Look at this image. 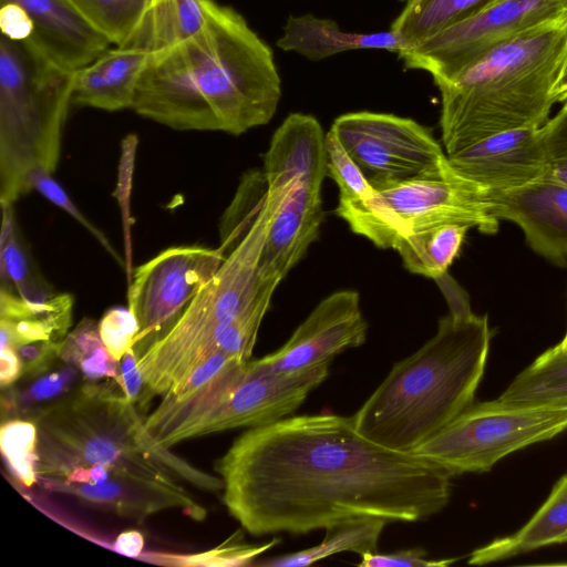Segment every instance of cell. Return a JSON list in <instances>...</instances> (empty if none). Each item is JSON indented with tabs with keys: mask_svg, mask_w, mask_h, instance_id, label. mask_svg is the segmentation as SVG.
<instances>
[{
	"mask_svg": "<svg viewBox=\"0 0 567 567\" xmlns=\"http://www.w3.org/2000/svg\"><path fill=\"white\" fill-rule=\"evenodd\" d=\"M120 385L125 395L135 404L144 406L145 383L138 368V357L131 348L120 360Z\"/></svg>",
	"mask_w": 567,
	"mask_h": 567,
	"instance_id": "60d3db41",
	"label": "cell"
},
{
	"mask_svg": "<svg viewBox=\"0 0 567 567\" xmlns=\"http://www.w3.org/2000/svg\"><path fill=\"white\" fill-rule=\"evenodd\" d=\"M567 10V0H499L399 54L406 69L446 81L492 50Z\"/></svg>",
	"mask_w": 567,
	"mask_h": 567,
	"instance_id": "4fadbf2b",
	"label": "cell"
},
{
	"mask_svg": "<svg viewBox=\"0 0 567 567\" xmlns=\"http://www.w3.org/2000/svg\"><path fill=\"white\" fill-rule=\"evenodd\" d=\"M2 212L0 235V290L29 301H43L55 295L43 279L28 250L18 227L13 204L0 203Z\"/></svg>",
	"mask_w": 567,
	"mask_h": 567,
	"instance_id": "83f0119b",
	"label": "cell"
},
{
	"mask_svg": "<svg viewBox=\"0 0 567 567\" xmlns=\"http://www.w3.org/2000/svg\"><path fill=\"white\" fill-rule=\"evenodd\" d=\"M389 520L379 516H352L328 525L322 542L316 546L276 556L256 565L265 567H301L331 555L352 551L360 556L377 553L380 535Z\"/></svg>",
	"mask_w": 567,
	"mask_h": 567,
	"instance_id": "d4e9b609",
	"label": "cell"
},
{
	"mask_svg": "<svg viewBox=\"0 0 567 567\" xmlns=\"http://www.w3.org/2000/svg\"><path fill=\"white\" fill-rule=\"evenodd\" d=\"M497 1L499 0H409L390 30L411 49Z\"/></svg>",
	"mask_w": 567,
	"mask_h": 567,
	"instance_id": "f1b7e54d",
	"label": "cell"
},
{
	"mask_svg": "<svg viewBox=\"0 0 567 567\" xmlns=\"http://www.w3.org/2000/svg\"><path fill=\"white\" fill-rule=\"evenodd\" d=\"M551 97L554 103H565L567 101V49L551 90Z\"/></svg>",
	"mask_w": 567,
	"mask_h": 567,
	"instance_id": "f6af8a7d",
	"label": "cell"
},
{
	"mask_svg": "<svg viewBox=\"0 0 567 567\" xmlns=\"http://www.w3.org/2000/svg\"><path fill=\"white\" fill-rule=\"evenodd\" d=\"M150 56L151 53L135 48L107 49L75 72L72 101L105 111L132 109Z\"/></svg>",
	"mask_w": 567,
	"mask_h": 567,
	"instance_id": "ffe728a7",
	"label": "cell"
},
{
	"mask_svg": "<svg viewBox=\"0 0 567 567\" xmlns=\"http://www.w3.org/2000/svg\"><path fill=\"white\" fill-rule=\"evenodd\" d=\"M498 400L518 405L567 408V349L546 350L517 374Z\"/></svg>",
	"mask_w": 567,
	"mask_h": 567,
	"instance_id": "4316f807",
	"label": "cell"
},
{
	"mask_svg": "<svg viewBox=\"0 0 567 567\" xmlns=\"http://www.w3.org/2000/svg\"><path fill=\"white\" fill-rule=\"evenodd\" d=\"M269 226V208L262 196L250 226L226 255L216 274L185 307L175 323L140 358L145 383L144 406L164 395L205 359L215 338L266 289L280 281L266 278L260 258Z\"/></svg>",
	"mask_w": 567,
	"mask_h": 567,
	"instance_id": "ba28073f",
	"label": "cell"
},
{
	"mask_svg": "<svg viewBox=\"0 0 567 567\" xmlns=\"http://www.w3.org/2000/svg\"><path fill=\"white\" fill-rule=\"evenodd\" d=\"M73 297L55 293L43 301H29L0 290L1 348H18L35 341L61 342L72 323Z\"/></svg>",
	"mask_w": 567,
	"mask_h": 567,
	"instance_id": "7402d4cb",
	"label": "cell"
},
{
	"mask_svg": "<svg viewBox=\"0 0 567 567\" xmlns=\"http://www.w3.org/2000/svg\"><path fill=\"white\" fill-rule=\"evenodd\" d=\"M39 431L34 421L12 417L2 421L0 449L9 470L24 487L38 482Z\"/></svg>",
	"mask_w": 567,
	"mask_h": 567,
	"instance_id": "1f68e13d",
	"label": "cell"
},
{
	"mask_svg": "<svg viewBox=\"0 0 567 567\" xmlns=\"http://www.w3.org/2000/svg\"><path fill=\"white\" fill-rule=\"evenodd\" d=\"M360 567H445L453 564L455 558L430 559L423 548H409L391 554L369 553L360 556Z\"/></svg>",
	"mask_w": 567,
	"mask_h": 567,
	"instance_id": "f35d334b",
	"label": "cell"
},
{
	"mask_svg": "<svg viewBox=\"0 0 567 567\" xmlns=\"http://www.w3.org/2000/svg\"><path fill=\"white\" fill-rule=\"evenodd\" d=\"M52 174L53 173L44 169L43 167L38 166L32 168L25 177V187L28 193L35 190L49 202L63 209L85 229H87L118 264L123 265L122 258L112 247L106 236L82 214L62 186L53 178Z\"/></svg>",
	"mask_w": 567,
	"mask_h": 567,
	"instance_id": "8d00e7d4",
	"label": "cell"
},
{
	"mask_svg": "<svg viewBox=\"0 0 567 567\" xmlns=\"http://www.w3.org/2000/svg\"><path fill=\"white\" fill-rule=\"evenodd\" d=\"M63 363V362H62ZM82 377L80 371L66 363L60 368H52L48 372L27 380L23 389L9 388L7 396H2V411L18 413L19 410L27 416L32 410L54 402L76 385ZM24 416V417H25Z\"/></svg>",
	"mask_w": 567,
	"mask_h": 567,
	"instance_id": "d6a6232c",
	"label": "cell"
},
{
	"mask_svg": "<svg viewBox=\"0 0 567 567\" xmlns=\"http://www.w3.org/2000/svg\"><path fill=\"white\" fill-rule=\"evenodd\" d=\"M37 484L49 492L71 495L92 507L143 522L151 515L179 509L194 520L207 512L179 483L168 484L138 474L112 471L99 484L65 483L38 476Z\"/></svg>",
	"mask_w": 567,
	"mask_h": 567,
	"instance_id": "e0dca14e",
	"label": "cell"
},
{
	"mask_svg": "<svg viewBox=\"0 0 567 567\" xmlns=\"http://www.w3.org/2000/svg\"><path fill=\"white\" fill-rule=\"evenodd\" d=\"M492 331L486 315L449 313L417 351L396 362L353 417L357 431L412 452L474 403Z\"/></svg>",
	"mask_w": 567,
	"mask_h": 567,
	"instance_id": "3957f363",
	"label": "cell"
},
{
	"mask_svg": "<svg viewBox=\"0 0 567 567\" xmlns=\"http://www.w3.org/2000/svg\"><path fill=\"white\" fill-rule=\"evenodd\" d=\"M280 97L271 49L240 13L208 0L196 34L151 54L132 110L173 130L240 135L267 124Z\"/></svg>",
	"mask_w": 567,
	"mask_h": 567,
	"instance_id": "7a4b0ae2",
	"label": "cell"
},
{
	"mask_svg": "<svg viewBox=\"0 0 567 567\" xmlns=\"http://www.w3.org/2000/svg\"><path fill=\"white\" fill-rule=\"evenodd\" d=\"M326 136L315 116L291 113L271 137L262 171L269 208L260 258L266 278L281 281L319 236L328 176Z\"/></svg>",
	"mask_w": 567,
	"mask_h": 567,
	"instance_id": "9c48e42d",
	"label": "cell"
},
{
	"mask_svg": "<svg viewBox=\"0 0 567 567\" xmlns=\"http://www.w3.org/2000/svg\"><path fill=\"white\" fill-rule=\"evenodd\" d=\"M567 49V10L505 41L456 76L434 82L447 156L492 135L540 127Z\"/></svg>",
	"mask_w": 567,
	"mask_h": 567,
	"instance_id": "5b68a950",
	"label": "cell"
},
{
	"mask_svg": "<svg viewBox=\"0 0 567 567\" xmlns=\"http://www.w3.org/2000/svg\"><path fill=\"white\" fill-rule=\"evenodd\" d=\"M563 349H567V331L563 338V340L558 343Z\"/></svg>",
	"mask_w": 567,
	"mask_h": 567,
	"instance_id": "7dc6e473",
	"label": "cell"
},
{
	"mask_svg": "<svg viewBox=\"0 0 567 567\" xmlns=\"http://www.w3.org/2000/svg\"><path fill=\"white\" fill-rule=\"evenodd\" d=\"M328 365L282 374L256 360L215 352L173 385L145 419L166 447L238 427H258L292 414L328 375Z\"/></svg>",
	"mask_w": 567,
	"mask_h": 567,
	"instance_id": "8992f818",
	"label": "cell"
},
{
	"mask_svg": "<svg viewBox=\"0 0 567 567\" xmlns=\"http://www.w3.org/2000/svg\"><path fill=\"white\" fill-rule=\"evenodd\" d=\"M400 1H405V2H408L409 0H400Z\"/></svg>",
	"mask_w": 567,
	"mask_h": 567,
	"instance_id": "c3c4849f",
	"label": "cell"
},
{
	"mask_svg": "<svg viewBox=\"0 0 567 567\" xmlns=\"http://www.w3.org/2000/svg\"><path fill=\"white\" fill-rule=\"evenodd\" d=\"M447 158L452 168L482 193L544 178L551 161L542 126L492 135Z\"/></svg>",
	"mask_w": 567,
	"mask_h": 567,
	"instance_id": "2e32d148",
	"label": "cell"
},
{
	"mask_svg": "<svg viewBox=\"0 0 567 567\" xmlns=\"http://www.w3.org/2000/svg\"><path fill=\"white\" fill-rule=\"evenodd\" d=\"M112 44L125 47L141 25L151 0H69Z\"/></svg>",
	"mask_w": 567,
	"mask_h": 567,
	"instance_id": "4dcf8cb0",
	"label": "cell"
},
{
	"mask_svg": "<svg viewBox=\"0 0 567 567\" xmlns=\"http://www.w3.org/2000/svg\"><path fill=\"white\" fill-rule=\"evenodd\" d=\"M330 131L372 186L439 175L451 168L432 132L412 118L352 112L337 117Z\"/></svg>",
	"mask_w": 567,
	"mask_h": 567,
	"instance_id": "7c38bea8",
	"label": "cell"
},
{
	"mask_svg": "<svg viewBox=\"0 0 567 567\" xmlns=\"http://www.w3.org/2000/svg\"><path fill=\"white\" fill-rule=\"evenodd\" d=\"M61 362L76 368L84 381L113 379L120 382V362L104 346L99 323L84 318L62 340L59 350Z\"/></svg>",
	"mask_w": 567,
	"mask_h": 567,
	"instance_id": "f546056e",
	"label": "cell"
},
{
	"mask_svg": "<svg viewBox=\"0 0 567 567\" xmlns=\"http://www.w3.org/2000/svg\"><path fill=\"white\" fill-rule=\"evenodd\" d=\"M367 331L359 293L339 290L322 299L281 348L257 361L282 374L329 367L338 354L363 344Z\"/></svg>",
	"mask_w": 567,
	"mask_h": 567,
	"instance_id": "9a60e30c",
	"label": "cell"
},
{
	"mask_svg": "<svg viewBox=\"0 0 567 567\" xmlns=\"http://www.w3.org/2000/svg\"><path fill=\"white\" fill-rule=\"evenodd\" d=\"M277 45L284 51L297 52L315 62L350 50L381 49L400 54L409 49L392 30L372 33L346 32L336 21L310 13L290 16Z\"/></svg>",
	"mask_w": 567,
	"mask_h": 567,
	"instance_id": "44dd1931",
	"label": "cell"
},
{
	"mask_svg": "<svg viewBox=\"0 0 567 567\" xmlns=\"http://www.w3.org/2000/svg\"><path fill=\"white\" fill-rule=\"evenodd\" d=\"M471 228L465 224H444L421 229L401 237L393 249L406 270L437 280L447 274Z\"/></svg>",
	"mask_w": 567,
	"mask_h": 567,
	"instance_id": "484cf974",
	"label": "cell"
},
{
	"mask_svg": "<svg viewBox=\"0 0 567 567\" xmlns=\"http://www.w3.org/2000/svg\"><path fill=\"white\" fill-rule=\"evenodd\" d=\"M76 71L63 70L24 41L0 38V203L28 193L34 167L54 173Z\"/></svg>",
	"mask_w": 567,
	"mask_h": 567,
	"instance_id": "52a82bcc",
	"label": "cell"
},
{
	"mask_svg": "<svg viewBox=\"0 0 567 567\" xmlns=\"http://www.w3.org/2000/svg\"><path fill=\"white\" fill-rule=\"evenodd\" d=\"M22 378V363L12 347L1 348L0 354V384L2 389L12 386Z\"/></svg>",
	"mask_w": 567,
	"mask_h": 567,
	"instance_id": "7bdbcfd3",
	"label": "cell"
},
{
	"mask_svg": "<svg viewBox=\"0 0 567 567\" xmlns=\"http://www.w3.org/2000/svg\"><path fill=\"white\" fill-rule=\"evenodd\" d=\"M144 548V536L141 532L130 529L122 532L115 539L114 549L124 556L140 557Z\"/></svg>",
	"mask_w": 567,
	"mask_h": 567,
	"instance_id": "ee69618b",
	"label": "cell"
},
{
	"mask_svg": "<svg viewBox=\"0 0 567 567\" xmlns=\"http://www.w3.org/2000/svg\"><path fill=\"white\" fill-rule=\"evenodd\" d=\"M327 171L339 188V204H364L377 190L329 130L326 136Z\"/></svg>",
	"mask_w": 567,
	"mask_h": 567,
	"instance_id": "d590c367",
	"label": "cell"
},
{
	"mask_svg": "<svg viewBox=\"0 0 567 567\" xmlns=\"http://www.w3.org/2000/svg\"><path fill=\"white\" fill-rule=\"evenodd\" d=\"M39 431L38 476L62 478L76 467L103 465L164 483L217 492L224 482L157 443L118 381H84L29 412Z\"/></svg>",
	"mask_w": 567,
	"mask_h": 567,
	"instance_id": "277c9868",
	"label": "cell"
},
{
	"mask_svg": "<svg viewBox=\"0 0 567 567\" xmlns=\"http://www.w3.org/2000/svg\"><path fill=\"white\" fill-rule=\"evenodd\" d=\"M482 194L491 216L516 224L536 254L557 265L567 262V185L544 177Z\"/></svg>",
	"mask_w": 567,
	"mask_h": 567,
	"instance_id": "ac0fdd59",
	"label": "cell"
},
{
	"mask_svg": "<svg viewBox=\"0 0 567 567\" xmlns=\"http://www.w3.org/2000/svg\"><path fill=\"white\" fill-rule=\"evenodd\" d=\"M0 2H13L24 10L31 25V35L24 42L63 70H80L112 44L69 0Z\"/></svg>",
	"mask_w": 567,
	"mask_h": 567,
	"instance_id": "d6986e66",
	"label": "cell"
},
{
	"mask_svg": "<svg viewBox=\"0 0 567 567\" xmlns=\"http://www.w3.org/2000/svg\"><path fill=\"white\" fill-rule=\"evenodd\" d=\"M239 533H235L224 543L209 550L196 554H167V553H153L147 554L145 558L148 561L182 567H234V566H248L252 560L276 546L279 539L275 538L261 545H251L241 543L237 539Z\"/></svg>",
	"mask_w": 567,
	"mask_h": 567,
	"instance_id": "836d02e7",
	"label": "cell"
},
{
	"mask_svg": "<svg viewBox=\"0 0 567 567\" xmlns=\"http://www.w3.org/2000/svg\"><path fill=\"white\" fill-rule=\"evenodd\" d=\"M546 177L567 185V153L551 157Z\"/></svg>",
	"mask_w": 567,
	"mask_h": 567,
	"instance_id": "bcb514c9",
	"label": "cell"
},
{
	"mask_svg": "<svg viewBox=\"0 0 567 567\" xmlns=\"http://www.w3.org/2000/svg\"><path fill=\"white\" fill-rule=\"evenodd\" d=\"M214 468L229 515L254 536L308 534L352 516L423 520L449 504L453 477L372 442L352 416L333 413L248 429Z\"/></svg>",
	"mask_w": 567,
	"mask_h": 567,
	"instance_id": "6da1fadb",
	"label": "cell"
},
{
	"mask_svg": "<svg viewBox=\"0 0 567 567\" xmlns=\"http://www.w3.org/2000/svg\"><path fill=\"white\" fill-rule=\"evenodd\" d=\"M373 187V199L338 204L336 214L377 247L393 248L405 235L444 224H465L487 235L498 230L482 192L452 166L443 174Z\"/></svg>",
	"mask_w": 567,
	"mask_h": 567,
	"instance_id": "30bf717a",
	"label": "cell"
},
{
	"mask_svg": "<svg viewBox=\"0 0 567 567\" xmlns=\"http://www.w3.org/2000/svg\"><path fill=\"white\" fill-rule=\"evenodd\" d=\"M542 131L551 157L567 153V101L561 109L542 126Z\"/></svg>",
	"mask_w": 567,
	"mask_h": 567,
	"instance_id": "b9f144b4",
	"label": "cell"
},
{
	"mask_svg": "<svg viewBox=\"0 0 567 567\" xmlns=\"http://www.w3.org/2000/svg\"><path fill=\"white\" fill-rule=\"evenodd\" d=\"M61 342L35 341L16 348L22 363V378L30 380L54 368V362L60 360Z\"/></svg>",
	"mask_w": 567,
	"mask_h": 567,
	"instance_id": "ab89813d",
	"label": "cell"
},
{
	"mask_svg": "<svg viewBox=\"0 0 567 567\" xmlns=\"http://www.w3.org/2000/svg\"><path fill=\"white\" fill-rule=\"evenodd\" d=\"M101 339L110 354L120 362L133 348L138 324L128 308L114 307L105 312L99 322Z\"/></svg>",
	"mask_w": 567,
	"mask_h": 567,
	"instance_id": "74e56055",
	"label": "cell"
},
{
	"mask_svg": "<svg viewBox=\"0 0 567 567\" xmlns=\"http://www.w3.org/2000/svg\"><path fill=\"white\" fill-rule=\"evenodd\" d=\"M225 258L220 247L182 245L163 250L135 269L127 308L138 324L133 344L138 358L175 323Z\"/></svg>",
	"mask_w": 567,
	"mask_h": 567,
	"instance_id": "5bb4252c",
	"label": "cell"
},
{
	"mask_svg": "<svg viewBox=\"0 0 567 567\" xmlns=\"http://www.w3.org/2000/svg\"><path fill=\"white\" fill-rule=\"evenodd\" d=\"M567 430V408L473 403L412 453L453 476L489 471L508 454Z\"/></svg>",
	"mask_w": 567,
	"mask_h": 567,
	"instance_id": "8fae6325",
	"label": "cell"
},
{
	"mask_svg": "<svg viewBox=\"0 0 567 567\" xmlns=\"http://www.w3.org/2000/svg\"><path fill=\"white\" fill-rule=\"evenodd\" d=\"M275 289H266L246 310L224 328L209 346L205 359L215 352H221L230 357L249 360L260 323L269 308Z\"/></svg>",
	"mask_w": 567,
	"mask_h": 567,
	"instance_id": "e575fe53",
	"label": "cell"
},
{
	"mask_svg": "<svg viewBox=\"0 0 567 567\" xmlns=\"http://www.w3.org/2000/svg\"><path fill=\"white\" fill-rule=\"evenodd\" d=\"M567 542V473L532 518L512 535L496 538L476 548L471 565H485L527 553L544 546Z\"/></svg>",
	"mask_w": 567,
	"mask_h": 567,
	"instance_id": "603a6c76",
	"label": "cell"
},
{
	"mask_svg": "<svg viewBox=\"0 0 567 567\" xmlns=\"http://www.w3.org/2000/svg\"><path fill=\"white\" fill-rule=\"evenodd\" d=\"M208 0H151L148 10L125 48L148 53L179 43L204 25Z\"/></svg>",
	"mask_w": 567,
	"mask_h": 567,
	"instance_id": "cb8c5ba5",
	"label": "cell"
}]
</instances>
